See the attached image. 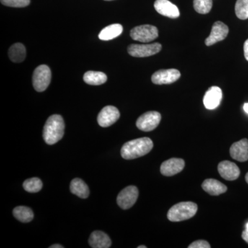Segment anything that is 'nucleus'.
I'll return each instance as SVG.
<instances>
[{"mask_svg": "<svg viewBox=\"0 0 248 248\" xmlns=\"http://www.w3.org/2000/svg\"><path fill=\"white\" fill-rule=\"evenodd\" d=\"M105 1H112V0H105Z\"/></svg>", "mask_w": 248, "mask_h": 248, "instance_id": "obj_36", "label": "nucleus"}, {"mask_svg": "<svg viewBox=\"0 0 248 248\" xmlns=\"http://www.w3.org/2000/svg\"><path fill=\"white\" fill-rule=\"evenodd\" d=\"M193 5L198 14H208L213 7V0H194Z\"/></svg>", "mask_w": 248, "mask_h": 248, "instance_id": "obj_25", "label": "nucleus"}, {"mask_svg": "<svg viewBox=\"0 0 248 248\" xmlns=\"http://www.w3.org/2000/svg\"><path fill=\"white\" fill-rule=\"evenodd\" d=\"M180 72L177 69L160 70L152 76V81L155 84H170L175 82L180 78Z\"/></svg>", "mask_w": 248, "mask_h": 248, "instance_id": "obj_10", "label": "nucleus"}, {"mask_svg": "<svg viewBox=\"0 0 248 248\" xmlns=\"http://www.w3.org/2000/svg\"><path fill=\"white\" fill-rule=\"evenodd\" d=\"M84 80L86 84L99 86L104 84L107 81V76L102 72L88 71L84 74Z\"/></svg>", "mask_w": 248, "mask_h": 248, "instance_id": "obj_21", "label": "nucleus"}, {"mask_svg": "<svg viewBox=\"0 0 248 248\" xmlns=\"http://www.w3.org/2000/svg\"><path fill=\"white\" fill-rule=\"evenodd\" d=\"M185 167V161L179 158H172L164 161L161 166V172L166 177H171L182 172Z\"/></svg>", "mask_w": 248, "mask_h": 248, "instance_id": "obj_12", "label": "nucleus"}, {"mask_svg": "<svg viewBox=\"0 0 248 248\" xmlns=\"http://www.w3.org/2000/svg\"><path fill=\"white\" fill-rule=\"evenodd\" d=\"M162 46L159 43H153L151 45H131L129 46V55L135 58H146L159 53Z\"/></svg>", "mask_w": 248, "mask_h": 248, "instance_id": "obj_8", "label": "nucleus"}, {"mask_svg": "<svg viewBox=\"0 0 248 248\" xmlns=\"http://www.w3.org/2000/svg\"><path fill=\"white\" fill-rule=\"evenodd\" d=\"M31 0H1V3L4 6L10 7L22 8L29 6Z\"/></svg>", "mask_w": 248, "mask_h": 248, "instance_id": "obj_27", "label": "nucleus"}, {"mask_svg": "<svg viewBox=\"0 0 248 248\" xmlns=\"http://www.w3.org/2000/svg\"><path fill=\"white\" fill-rule=\"evenodd\" d=\"M123 32V27L120 24H111L104 28L99 34L101 40L108 41L119 37Z\"/></svg>", "mask_w": 248, "mask_h": 248, "instance_id": "obj_20", "label": "nucleus"}, {"mask_svg": "<svg viewBox=\"0 0 248 248\" xmlns=\"http://www.w3.org/2000/svg\"><path fill=\"white\" fill-rule=\"evenodd\" d=\"M202 187L210 195L218 196L225 193L228 188L224 184L215 179H208L202 184Z\"/></svg>", "mask_w": 248, "mask_h": 248, "instance_id": "obj_18", "label": "nucleus"}, {"mask_svg": "<svg viewBox=\"0 0 248 248\" xmlns=\"http://www.w3.org/2000/svg\"><path fill=\"white\" fill-rule=\"evenodd\" d=\"M229 32L228 26L221 22H216L213 24L211 32L205 41V45L210 46L225 40Z\"/></svg>", "mask_w": 248, "mask_h": 248, "instance_id": "obj_11", "label": "nucleus"}, {"mask_svg": "<svg viewBox=\"0 0 248 248\" xmlns=\"http://www.w3.org/2000/svg\"><path fill=\"white\" fill-rule=\"evenodd\" d=\"M51 81V71L46 65H40L35 68L32 76L34 89L37 92H43L47 89Z\"/></svg>", "mask_w": 248, "mask_h": 248, "instance_id": "obj_4", "label": "nucleus"}, {"mask_svg": "<svg viewBox=\"0 0 248 248\" xmlns=\"http://www.w3.org/2000/svg\"><path fill=\"white\" fill-rule=\"evenodd\" d=\"M232 158L240 162L248 160V140L244 139L233 143L230 149Z\"/></svg>", "mask_w": 248, "mask_h": 248, "instance_id": "obj_16", "label": "nucleus"}, {"mask_svg": "<svg viewBox=\"0 0 248 248\" xmlns=\"http://www.w3.org/2000/svg\"><path fill=\"white\" fill-rule=\"evenodd\" d=\"M72 193L74 194L81 199H86L89 197L90 190L87 184L79 178L73 179L70 186Z\"/></svg>", "mask_w": 248, "mask_h": 248, "instance_id": "obj_19", "label": "nucleus"}, {"mask_svg": "<svg viewBox=\"0 0 248 248\" xmlns=\"http://www.w3.org/2000/svg\"><path fill=\"white\" fill-rule=\"evenodd\" d=\"M120 117V112L117 108L112 106H107L99 112L97 122L100 126L107 128L115 124Z\"/></svg>", "mask_w": 248, "mask_h": 248, "instance_id": "obj_9", "label": "nucleus"}, {"mask_svg": "<svg viewBox=\"0 0 248 248\" xmlns=\"http://www.w3.org/2000/svg\"><path fill=\"white\" fill-rule=\"evenodd\" d=\"M138 196L139 190L136 186H128L121 191L117 196V204L121 208L127 210L135 205L138 200Z\"/></svg>", "mask_w": 248, "mask_h": 248, "instance_id": "obj_7", "label": "nucleus"}, {"mask_svg": "<svg viewBox=\"0 0 248 248\" xmlns=\"http://www.w3.org/2000/svg\"><path fill=\"white\" fill-rule=\"evenodd\" d=\"M65 124L61 115L50 116L46 122L43 138L48 145H53L62 140L64 135Z\"/></svg>", "mask_w": 248, "mask_h": 248, "instance_id": "obj_2", "label": "nucleus"}, {"mask_svg": "<svg viewBox=\"0 0 248 248\" xmlns=\"http://www.w3.org/2000/svg\"><path fill=\"white\" fill-rule=\"evenodd\" d=\"M153 148L151 139L143 138L126 142L122 146L121 155L125 159H134L149 153Z\"/></svg>", "mask_w": 248, "mask_h": 248, "instance_id": "obj_1", "label": "nucleus"}, {"mask_svg": "<svg viewBox=\"0 0 248 248\" xmlns=\"http://www.w3.org/2000/svg\"><path fill=\"white\" fill-rule=\"evenodd\" d=\"M188 248H210V244L205 240H199L191 244Z\"/></svg>", "mask_w": 248, "mask_h": 248, "instance_id": "obj_28", "label": "nucleus"}, {"mask_svg": "<svg viewBox=\"0 0 248 248\" xmlns=\"http://www.w3.org/2000/svg\"><path fill=\"white\" fill-rule=\"evenodd\" d=\"M14 217L22 223H29L33 219L34 214L31 208L26 206L16 207L14 210Z\"/></svg>", "mask_w": 248, "mask_h": 248, "instance_id": "obj_23", "label": "nucleus"}, {"mask_svg": "<svg viewBox=\"0 0 248 248\" xmlns=\"http://www.w3.org/2000/svg\"><path fill=\"white\" fill-rule=\"evenodd\" d=\"M198 207L193 202H181L170 209L168 218L172 222L185 221L195 216Z\"/></svg>", "mask_w": 248, "mask_h": 248, "instance_id": "obj_3", "label": "nucleus"}, {"mask_svg": "<svg viewBox=\"0 0 248 248\" xmlns=\"http://www.w3.org/2000/svg\"><path fill=\"white\" fill-rule=\"evenodd\" d=\"M24 190L31 193L40 192L43 187V184L39 178L33 177L27 179L23 184Z\"/></svg>", "mask_w": 248, "mask_h": 248, "instance_id": "obj_24", "label": "nucleus"}, {"mask_svg": "<svg viewBox=\"0 0 248 248\" xmlns=\"http://www.w3.org/2000/svg\"><path fill=\"white\" fill-rule=\"evenodd\" d=\"M89 244L93 248H108L112 242L108 234L102 231H94L89 238Z\"/></svg>", "mask_w": 248, "mask_h": 248, "instance_id": "obj_17", "label": "nucleus"}, {"mask_svg": "<svg viewBox=\"0 0 248 248\" xmlns=\"http://www.w3.org/2000/svg\"><path fill=\"white\" fill-rule=\"evenodd\" d=\"M26 48L22 44L16 43L13 45L9 50V56L11 61L20 63L25 60Z\"/></svg>", "mask_w": 248, "mask_h": 248, "instance_id": "obj_22", "label": "nucleus"}, {"mask_svg": "<svg viewBox=\"0 0 248 248\" xmlns=\"http://www.w3.org/2000/svg\"><path fill=\"white\" fill-rule=\"evenodd\" d=\"M146 246H138V248H146Z\"/></svg>", "mask_w": 248, "mask_h": 248, "instance_id": "obj_34", "label": "nucleus"}, {"mask_svg": "<svg viewBox=\"0 0 248 248\" xmlns=\"http://www.w3.org/2000/svg\"><path fill=\"white\" fill-rule=\"evenodd\" d=\"M246 230H247V231H248V223H246Z\"/></svg>", "mask_w": 248, "mask_h": 248, "instance_id": "obj_35", "label": "nucleus"}, {"mask_svg": "<svg viewBox=\"0 0 248 248\" xmlns=\"http://www.w3.org/2000/svg\"><path fill=\"white\" fill-rule=\"evenodd\" d=\"M246 182H247L248 184V172L247 173V174H246Z\"/></svg>", "mask_w": 248, "mask_h": 248, "instance_id": "obj_33", "label": "nucleus"}, {"mask_svg": "<svg viewBox=\"0 0 248 248\" xmlns=\"http://www.w3.org/2000/svg\"><path fill=\"white\" fill-rule=\"evenodd\" d=\"M130 37L134 40L143 43H148L159 37V31L157 28L149 24L139 26L134 28L130 31Z\"/></svg>", "mask_w": 248, "mask_h": 248, "instance_id": "obj_5", "label": "nucleus"}, {"mask_svg": "<svg viewBox=\"0 0 248 248\" xmlns=\"http://www.w3.org/2000/svg\"><path fill=\"white\" fill-rule=\"evenodd\" d=\"M235 13L240 19L248 18V0H237L235 4Z\"/></svg>", "mask_w": 248, "mask_h": 248, "instance_id": "obj_26", "label": "nucleus"}, {"mask_svg": "<svg viewBox=\"0 0 248 248\" xmlns=\"http://www.w3.org/2000/svg\"><path fill=\"white\" fill-rule=\"evenodd\" d=\"M218 171L222 178L227 181H234L240 175L239 167L234 163L229 161H223L219 163Z\"/></svg>", "mask_w": 248, "mask_h": 248, "instance_id": "obj_14", "label": "nucleus"}, {"mask_svg": "<svg viewBox=\"0 0 248 248\" xmlns=\"http://www.w3.org/2000/svg\"><path fill=\"white\" fill-rule=\"evenodd\" d=\"M245 58L248 61V39L245 42L244 46Z\"/></svg>", "mask_w": 248, "mask_h": 248, "instance_id": "obj_29", "label": "nucleus"}, {"mask_svg": "<svg viewBox=\"0 0 248 248\" xmlns=\"http://www.w3.org/2000/svg\"><path fill=\"white\" fill-rule=\"evenodd\" d=\"M63 246H61V245L59 244H55L53 245V246H50L49 248H63Z\"/></svg>", "mask_w": 248, "mask_h": 248, "instance_id": "obj_31", "label": "nucleus"}, {"mask_svg": "<svg viewBox=\"0 0 248 248\" xmlns=\"http://www.w3.org/2000/svg\"><path fill=\"white\" fill-rule=\"evenodd\" d=\"M242 238L248 244V231H247V230H245V231L243 232Z\"/></svg>", "mask_w": 248, "mask_h": 248, "instance_id": "obj_30", "label": "nucleus"}, {"mask_svg": "<svg viewBox=\"0 0 248 248\" xmlns=\"http://www.w3.org/2000/svg\"><path fill=\"white\" fill-rule=\"evenodd\" d=\"M154 6L157 13L166 17L177 18L180 16L177 6L169 0H156Z\"/></svg>", "mask_w": 248, "mask_h": 248, "instance_id": "obj_15", "label": "nucleus"}, {"mask_svg": "<svg viewBox=\"0 0 248 248\" xmlns=\"http://www.w3.org/2000/svg\"><path fill=\"white\" fill-rule=\"evenodd\" d=\"M244 110L246 113L248 114V103H246L244 106Z\"/></svg>", "mask_w": 248, "mask_h": 248, "instance_id": "obj_32", "label": "nucleus"}, {"mask_svg": "<svg viewBox=\"0 0 248 248\" xmlns=\"http://www.w3.org/2000/svg\"><path fill=\"white\" fill-rule=\"evenodd\" d=\"M221 89L217 86H213L206 91L203 97V104L208 110H213L220 105L222 100Z\"/></svg>", "mask_w": 248, "mask_h": 248, "instance_id": "obj_13", "label": "nucleus"}, {"mask_svg": "<svg viewBox=\"0 0 248 248\" xmlns=\"http://www.w3.org/2000/svg\"><path fill=\"white\" fill-rule=\"evenodd\" d=\"M161 116L156 111H150L143 114L137 121V127L144 132H150L155 130L161 122Z\"/></svg>", "mask_w": 248, "mask_h": 248, "instance_id": "obj_6", "label": "nucleus"}]
</instances>
